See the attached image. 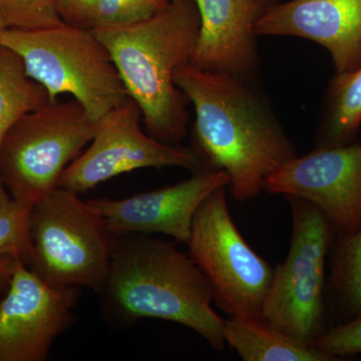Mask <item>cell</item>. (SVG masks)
<instances>
[{"label":"cell","instance_id":"cell-3","mask_svg":"<svg viewBox=\"0 0 361 361\" xmlns=\"http://www.w3.org/2000/svg\"><path fill=\"white\" fill-rule=\"evenodd\" d=\"M199 27L194 0H171L149 20L92 30L110 52L146 132L173 146L184 139L189 120L175 73L191 61Z\"/></svg>","mask_w":361,"mask_h":361},{"label":"cell","instance_id":"cell-22","mask_svg":"<svg viewBox=\"0 0 361 361\" xmlns=\"http://www.w3.org/2000/svg\"><path fill=\"white\" fill-rule=\"evenodd\" d=\"M334 360L361 353V312L324 332L310 344Z\"/></svg>","mask_w":361,"mask_h":361},{"label":"cell","instance_id":"cell-8","mask_svg":"<svg viewBox=\"0 0 361 361\" xmlns=\"http://www.w3.org/2000/svg\"><path fill=\"white\" fill-rule=\"evenodd\" d=\"M226 189L202 203L187 245L212 288L215 303L229 316H261L273 268L247 243L230 214Z\"/></svg>","mask_w":361,"mask_h":361},{"label":"cell","instance_id":"cell-19","mask_svg":"<svg viewBox=\"0 0 361 361\" xmlns=\"http://www.w3.org/2000/svg\"><path fill=\"white\" fill-rule=\"evenodd\" d=\"M171 0H102L85 27L92 30L142 23L166 8Z\"/></svg>","mask_w":361,"mask_h":361},{"label":"cell","instance_id":"cell-6","mask_svg":"<svg viewBox=\"0 0 361 361\" xmlns=\"http://www.w3.org/2000/svg\"><path fill=\"white\" fill-rule=\"evenodd\" d=\"M99 126L73 99L51 102L23 116L0 146V182L8 196L33 206L51 193Z\"/></svg>","mask_w":361,"mask_h":361},{"label":"cell","instance_id":"cell-10","mask_svg":"<svg viewBox=\"0 0 361 361\" xmlns=\"http://www.w3.org/2000/svg\"><path fill=\"white\" fill-rule=\"evenodd\" d=\"M0 301V361H44L70 329L78 287L44 281L20 261Z\"/></svg>","mask_w":361,"mask_h":361},{"label":"cell","instance_id":"cell-4","mask_svg":"<svg viewBox=\"0 0 361 361\" xmlns=\"http://www.w3.org/2000/svg\"><path fill=\"white\" fill-rule=\"evenodd\" d=\"M0 45L20 56L28 77L44 87L51 102L71 94L94 120L130 99L110 52L87 28L65 23L37 30L8 27Z\"/></svg>","mask_w":361,"mask_h":361},{"label":"cell","instance_id":"cell-18","mask_svg":"<svg viewBox=\"0 0 361 361\" xmlns=\"http://www.w3.org/2000/svg\"><path fill=\"white\" fill-rule=\"evenodd\" d=\"M330 284L337 307L348 316L346 322L361 312V227L348 236L337 237Z\"/></svg>","mask_w":361,"mask_h":361},{"label":"cell","instance_id":"cell-20","mask_svg":"<svg viewBox=\"0 0 361 361\" xmlns=\"http://www.w3.org/2000/svg\"><path fill=\"white\" fill-rule=\"evenodd\" d=\"M32 207L7 201L0 206V256L20 259L27 265L30 257V218Z\"/></svg>","mask_w":361,"mask_h":361},{"label":"cell","instance_id":"cell-9","mask_svg":"<svg viewBox=\"0 0 361 361\" xmlns=\"http://www.w3.org/2000/svg\"><path fill=\"white\" fill-rule=\"evenodd\" d=\"M142 123L141 111L130 99L109 111L99 120L87 149L63 171L58 187L82 194L139 169H203L194 151L159 141L142 129Z\"/></svg>","mask_w":361,"mask_h":361},{"label":"cell","instance_id":"cell-26","mask_svg":"<svg viewBox=\"0 0 361 361\" xmlns=\"http://www.w3.org/2000/svg\"><path fill=\"white\" fill-rule=\"evenodd\" d=\"M261 4L266 7L272 6V4H277L278 0H257Z\"/></svg>","mask_w":361,"mask_h":361},{"label":"cell","instance_id":"cell-11","mask_svg":"<svg viewBox=\"0 0 361 361\" xmlns=\"http://www.w3.org/2000/svg\"><path fill=\"white\" fill-rule=\"evenodd\" d=\"M264 191L317 207L336 237L361 227V144L317 147L296 156L266 180Z\"/></svg>","mask_w":361,"mask_h":361},{"label":"cell","instance_id":"cell-13","mask_svg":"<svg viewBox=\"0 0 361 361\" xmlns=\"http://www.w3.org/2000/svg\"><path fill=\"white\" fill-rule=\"evenodd\" d=\"M256 35L311 40L329 52L336 75L361 66V0H290L266 7Z\"/></svg>","mask_w":361,"mask_h":361},{"label":"cell","instance_id":"cell-15","mask_svg":"<svg viewBox=\"0 0 361 361\" xmlns=\"http://www.w3.org/2000/svg\"><path fill=\"white\" fill-rule=\"evenodd\" d=\"M224 339L245 361L334 360L271 326L262 316H230L224 319Z\"/></svg>","mask_w":361,"mask_h":361},{"label":"cell","instance_id":"cell-17","mask_svg":"<svg viewBox=\"0 0 361 361\" xmlns=\"http://www.w3.org/2000/svg\"><path fill=\"white\" fill-rule=\"evenodd\" d=\"M361 127V66L329 85L318 147L353 144Z\"/></svg>","mask_w":361,"mask_h":361},{"label":"cell","instance_id":"cell-25","mask_svg":"<svg viewBox=\"0 0 361 361\" xmlns=\"http://www.w3.org/2000/svg\"><path fill=\"white\" fill-rule=\"evenodd\" d=\"M7 28H8V25H7L6 20H4V18H2L1 14H0V35H1L2 32L7 30Z\"/></svg>","mask_w":361,"mask_h":361},{"label":"cell","instance_id":"cell-2","mask_svg":"<svg viewBox=\"0 0 361 361\" xmlns=\"http://www.w3.org/2000/svg\"><path fill=\"white\" fill-rule=\"evenodd\" d=\"M101 308L111 325L146 318L193 330L215 350L225 348L224 319L213 310L212 288L190 255L151 235L116 237Z\"/></svg>","mask_w":361,"mask_h":361},{"label":"cell","instance_id":"cell-14","mask_svg":"<svg viewBox=\"0 0 361 361\" xmlns=\"http://www.w3.org/2000/svg\"><path fill=\"white\" fill-rule=\"evenodd\" d=\"M200 27L190 63L246 80L258 63L256 23L266 6L257 0H194Z\"/></svg>","mask_w":361,"mask_h":361},{"label":"cell","instance_id":"cell-23","mask_svg":"<svg viewBox=\"0 0 361 361\" xmlns=\"http://www.w3.org/2000/svg\"><path fill=\"white\" fill-rule=\"evenodd\" d=\"M102 0H56L61 20L68 25L85 27L90 14Z\"/></svg>","mask_w":361,"mask_h":361},{"label":"cell","instance_id":"cell-5","mask_svg":"<svg viewBox=\"0 0 361 361\" xmlns=\"http://www.w3.org/2000/svg\"><path fill=\"white\" fill-rule=\"evenodd\" d=\"M27 267L59 286L103 288L116 237L80 194L56 187L32 207Z\"/></svg>","mask_w":361,"mask_h":361},{"label":"cell","instance_id":"cell-21","mask_svg":"<svg viewBox=\"0 0 361 361\" xmlns=\"http://www.w3.org/2000/svg\"><path fill=\"white\" fill-rule=\"evenodd\" d=\"M0 14L8 27L20 30L51 27L63 23L56 0H0Z\"/></svg>","mask_w":361,"mask_h":361},{"label":"cell","instance_id":"cell-7","mask_svg":"<svg viewBox=\"0 0 361 361\" xmlns=\"http://www.w3.org/2000/svg\"><path fill=\"white\" fill-rule=\"evenodd\" d=\"M286 199L293 223L290 248L273 270L261 316L279 331L311 344L325 331V265L336 235L317 207Z\"/></svg>","mask_w":361,"mask_h":361},{"label":"cell","instance_id":"cell-12","mask_svg":"<svg viewBox=\"0 0 361 361\" xmlns=\"http://www.w3.org/2000/svg\"><path fill=\"white\" fill-rule=\"evenodd\" d=\"M224 171L203 168L190 179L120 200L87 201L115 237L163 234L187 244L195 214L216 190L228 188Z\"/></svg>","mask_w":361,"mask_h":361},{"label":"cell","instance_id":"cell-24","mask_svg":"<svg viewBox=\"0 0 361 361\" xmlns=\"http://www.w3.org/2000/svg\"><path fill=\"white\" fill-rule=\"evenodd\" d=\"M20 259L14 256H0V292L6 291Z\"/></svg>","mask_w":361,"mask_h":361},{"label":"cell","instance_id":"cell-1","mask_svg":"<svg viewBox=\"0 0 361 361\" xmlns=\"http://www.w3.org/2000/svg\"><path fill=\"white\" fill-rule=\"evenodd\" d=\"M175 84L194 106L195 154L204 168L227 173L235 200L256 198L267 178L297 156L277 118L245 80L189 63L176 71Z\"/></svg>","mask_w":361,"mask_h":361},{"label":"cell","instance_id":"cell-16","mask_svg":"<svg viewBox=\"0 0 361 361\" xmlns=\"http://www.w3.org/2000/svg\"><path fill=\"white\" fill-rule=\"evenodd\" d=\"M49 103L47 90L28 77L20 56L0 45V146L14 123ZM9 200L11 197L0 182V206Z\"/></svg>","mask_w":361,"mask_h":361}]
</instances>
